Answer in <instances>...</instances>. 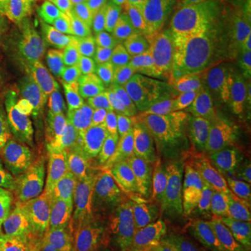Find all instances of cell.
Listing matches in <instances>:
<instances>
[{
  "label": "cell",
  "mask_w": 251,
  "mask_h": 251,
  "mask_svg": "<svg viewBox=\"0 0 251 251\" xmlns=\"http://www.w3.org/2000/svg\"><path fill=\"white\" fill-rule=\"evenodd\" d=\"M36 60L17 75L16 99L25 116L48 137L81 122L92 103V85L56 35L34 49Z\"/></svg>",
  "instance_id": "cell-1"
},
{
  "label": "cell",
  "mask_w": 251,
  "mask_h": 251,
  "mask_svg": "<svg viewBox=\"0 0 251 251\" xmlns=\"http://www.w3.org/2000/svg\"><path fill=\"white\" fill-rule=\"evenodd\" d=\"M49 138L54 150L72 163L94 198L99 188L120 177L116 165L81 122L56 128Z\"/></svg>",
  "instance_id": "cell-2"
},
{
  "label": "cell",
  "mask_w": 251,
  "mask_h": 251,
  "mask_svg": "<svg viewBox=\"0 0 251 251\" xmlns=\"http://www.w3.org/2000/svg\"><path fill=\"white\" fill-rule=\"evenodd\" d=\"M38 180L44 196L53 198L63 206L67 222L66 229L75 230L90 212L92 197L80 175L57 150L46 152L38 163Z\"/></svg>",
  "instance_id": "cell-3"
},
{
  "label": "cell",
  "mask_w": 251,
  "mask_h": 251,
  "mask_svg": "<svg viewBox=\"0 0 251 251\" xmlns=\"http://www.w3.org/2000/svg\"><path fill=\"white\" fill-rule=\"evenodd\" d=\"M35 188L28 180H17L10 190L9 215L18 251H64L62 239L38 224L31 215Z\"/></svg>",
  "instance_id": "cell-4"
},
{
  "label": "cell",
  "mask_w": 251,
  "mask_h": 251,
  "mask_svg": "<svg viewBox=\"0 0 251 251\" xmlns=\"http://www.w3.org/2000/svg\"><path fill=\"white\" fill-rule=\"evenodd\" d=\"M153 165L158 187L166 198L190 193L211 180L204 162L188 147L162 150Z\"/></svg>",
  "instance_id": "cell-5"
},
{
  "label": "cell",
  "mask_w": 251,
  "mask_h": 251,
  "mask_svg": "<svg viewBox=\"0 0 251 251\" xmlns=\"http://www.w3.org/2000/svg\"><path fill=\"white\" fill-rule=\"evenodd\" d=\"M81 48L84 75L92 87L109 95L127 98L151 77L150 72L127 69L113 60L108 53L88 45L84 41L81 42Z\"/></svg>",
  "instance_id": "cell-6"
},
{
  "label": "cell",
  "mask_w": 251,
  "mask_h": 251,
  "mask_svg": "<svg viewBox=\"0 0 251 251\" xmlns=\"http://www.w3.org/2000/svg\"><path fill=\"white\" fill-rule=\"evenodd\" d=\"M62 0H18L10 32L35 49L63 24Z\"/></svg>",
  "instance_id": "cell-7"
},
{
  "label": "cell",
  "mask_w": 251,
  "mask_h": 251,
  "mask_svg": "<svg viewBox=\"0 0 251 251\" xmlns=\"http://www.w3.org/2000/svg\"><path fill=\"white\" fill-rule=\"evenodd\" d=\"M187 218L175 206L161 215L134 221V240L145 251H181Z\"/></svg>",
  "instance_id": "cell-8"
},
{
  "label": "cell",
  "mask_w": 251,
  "mask_h": 251,
  "mask_svg": "<svg viewBox=\"0 0 251 251\" xmlns=\"http://www.w3.org/2000/svg\"><path fill=\"white\" fill-rule=\"evenodd\" d=\"M92 123L100 144L112 153H119L127 137L131 134L126 119L123 98L98 99L92 109Z\"/></svg>",
  "instance_id": "cell-9"
},
{
  "label": "cell",
  "mask_w": 251,
  "mask_h": 251,
  "mask_svg": "<svg viewBox=\"0 0 251 251\" xmlns=\"http://www.w3.org/2000/svg\"><path fill=\"white\" fill-rule=\"evenodd\" d=\"M130 193L135 208V219H148L161 215L168 208V198L162 194L156 181L155 165L141 168L126 166Z\"/></svg>",
  "instance_id": "cell-10"
},
{
  "label": "cell",
  "mask_w": 251,
  "mask_h": 251,
  "mask_svg": "<svg viewBox=\"0 0 251 251\" xmlns=\"http://www.w3.org/2000/svg\"><path fill=\"white\" fill-rule=\"evenodd\" d=\"M74 25L84 42L97 49H105L109 41L125 28V24L115 14L95 0H91L74 16Z\"/></svg>",
  "instance_id": "cell-11"
},
{
  "label": "cell",
  "mask_w": 251,
  "mask_h": 251,
  "mask_svg": "<svg viewBox=\"0 0 251 251\" xmlns=\"http://www.w3.org/2000/svg\"><path fill=\"white\" fill-rule=\"evenodd\" d=\"M244 14L229 9L222 1L212 7L209 59L224 64L243 27Z\"/></svg>",
  "instance_id": "cell-12"
},
{
  "label": "cell",
  "mask_w": 251,
  "mask_h": 251,
  "mask_svg": "<svg viewBox=\"0 0 251 251\" xmlns=\"http://www.w3.org/2000/svg\"><path fill=\"white\" fill-rule=\"evenodd\" d=\"M150 87L162 112L180 116L187 113L193 97L187 73L180 70L166 75L151 73Z\"/></svg>",
  "instance_id": "cell-13"
},
{
  "label": "cell",
  "mask_w": 251,
  "mask_h": 251,
  "mask_svg": "<svg viewBox=\"0 0 251 251\" xmlns=\"http://www.w3.org/2000/svg\"><path fill=\"white\" fill-rule=\"evenodd\" d=\"M134 29L140 39L147 72L166 75L183 70L181 54L177 53L168 44H165L158 36L153 35L143 24L134 27Z\"/></svg>",
  "instance_id": "cell-14"
},
{
  "label": "cell",
  "mask_w": 251,
  "mask_h": 251,
  "mask_svg": "<svg viewBox=\"0 0 251 251\" xmlns=\"http://www.w3.org/2000/svg\"><path fill=\"white\" fill-rule=\"evenodd\" d=\"M190 145L209 173L215 175L222 171L226 161L227 133L219 123L194 128Z\"/></svg>",
  "instance_id": "cell-15"
},
{
  "label": "cell",
  "mask_w": 251,
  "mask_h": 251,
  "mask_svg": "<svg viewBox=\"0 0 251 251\" xmlns=\"http://www.w3.org/2000/svg\"><path fill=\"white\" fill-rule=\"evenodd\" d=\"M98 222L106 227H127L131 221V209L120 184V179L112 180L97 193Z\"/></svg>",
  "instance_id": "cell-16"
},
{
  "label": "cell",
  "mask_w": 251,
  "mask_h": 251,
  "mask_svg": "<svg viewBox=\"0 0 251 251\" xmlns=\"http://www.w3.org/2000/svg\"><path fill=\"white\" fill-rule=\"evenodd\" d=\"M141 24L177 53H183L187 28L172 7V3L145 11Z\"/></svg>",
  "instance_id": "cell-17"
},
{
  "label": "cell",
  "mask_w": 251,
  "mask_h": 251,
  "mask_svg": "<svg viewBox=\"0 0 251 251\" xmlns=\"http://www.w3.org/2000/svg\"><path fill=\"white\" fill-rule=\"evenodd\" d=\"M150 81L151 77L144 85L128 95V99L126 100V119L131 133L155 130L161 116L162 110L153 97Z\"/></svg>",
  "instance_id": "cell-18"
},
{
  "label": "cell",
  "mask_w": 251,
  "mask_h": 251,
  "mask_svg": "<svg viewBox=\"0 0 251 251\" xmlns=\"http://www.w3.org/2000/svg\"><path fill=\"white\" fill-rule=\"evenodd\" d=\"M188 81L194 92L224 98L240 87L225 69L208 62L193 67L188 73Z\"/></svg>",
  "instance_id": "cell-19"
},
{
  "label": "cell",
  "mask_w": 251,
  "mask_h": 251,
  "mask_svg": "<svg viewBox=\"0 0 251 251\" xmlns=\"http://www.w3.org/2000/svg\"><path fill=\"white\" fill-rule=\"evenodd\" d=\"M175 208L187 219L204 216L214 222H226L211 184H204L175 198Z\"/></svg>",
  "instance_id": "cell-20"
},
{
  "label": "cell",
  "mask_w": 251,
  "mask_h": 251,
  "mask_svg": "<svg viewBox=\"0 0 251 251\" xmlns=\"http://www.w3.org/2000/svg\"><path fill=\"white\" fill-rule=\"evenodd\" d=\"M162 150L163 147L156 131L147 130L128 135L119 153L123 156L127 166L141 168L147 165H153Z\"/></svg>",
  "instance_id": "cell-21"
},
{
  "label": "cell",
  "mask_w": 251,
  "mask_h": 251,
  "mask_svg": "<svg viewBox=\"0 0 251 251\" xmlns=\"http://www.w3.org/2000/svg\"><path fill=\"white\" fill-rule=\"evenodd\" d=\"M219 125L227 134L251 130V97L242 87L226 97Z\"/></svg>",
  "instance_id": "cell-22"
},
{
  "label": "cell",
  "mask_w": 251,
  "mask_h": 251,
  "mask_svg": "<svg viewBox=\"0 0 251 251\" xmlns=\"http://www.w3.org/2000/svg\"><path fill=\"white\" fill-rule=\"evenodd\" d=\"M105 50L113 60H116L127 69L131 67L144 72L147 70L140 39L134 28L125 25V28L116 36H113L109 41L108 45L105 46Z\"/></svg>",
  "instance_id": "cell-23"
},
{
  "label": "cell",
  "mask_w": 251,
  "mask_h": 251,
  "mask_svg": "<svg viewBox=\"0 0 251 251\" xmlns=\"http://www.w3.org/2000/svg\"><path fill=\"white\" fill-rule=\"evenodd\" d=\"M227 73L240 87L251 80V25L247 24L240 29L236 42L232 46L224 63Z\"/></svg>",
  "instance_id": "cell-24"
},
{
  "label": "cell",
  "mask_w": 251,
  "mask_h": 251,
  "mask_svg": "<svg viewBox=\"0 0 251 251\" xmlns=\"http://www.w3.org/2000/svg\"><path fill=\"white\" fill-rule=\"evenodd\" d=\"M211 18L212 10L208 11L196 24L187 29L183 53L190 69L209 60V44H211Z\"/></svg>",
  "instance_id": "cell-25"
},
{
  "label": "cell",
  "mask_w": 251,
  "mask_h": 251,
  "mask_svg": "<svg viewBox=\"0 0 251 251\" xmlns=\"http://www.w3.org/2000/svg\"><path fill=\"white\" fill-rule=\"evenodd\" d=\"M209 184L226 218V222L233 225L234 227H244L251 230L250 212L247 211V208L244 206L239 196L234 193L233 188L221 177H216L214 181H209Z\"/></svg>",
  "instance_id": "cell-26"
},
{
  "label": "cell",
  "mask_w": 251,
  "mask_h": 251,
  "mask_svg": "<svg viewBox=\"0 0 251 251\" xmlns=\"http://www.w3.org/2000/svg\"><path fill=\"white\" fill-rule=\"evenodd\" d=\"M155 131L161 140L163 150H176L181 147H188L193 134L191 126L187 119L168 112H161Z\"/></svg>",
  "instance_id": "cell-27"
},
{
  "label": "cell",
  "mask_w": 251,
  "mask_h": 251,
  "mask_svg": "<svg viewBox=\"0 0 251 251\" xmlns=\"http://www.w3.org/2000/svg\"><path fill=\"white\" fill-rule=\"evenodd\" d=\"M225 100L226 98L224 97H212L194 92L187 112L190 126H193L194 128H200L219 123Z\"/></svg>",
  "instance_id": "cell-28"
},
{
  "label": "cell",
  "mask_w": 251,
  "mask_h": 251,
  "mask_svg": "<svg viewBox=\"0 0 251 251\" xmlns=\"http://www.w3.org/2000/svg\"><path fill=\"white\" fill-rule=\"evenodd\" d=\"M92 251H134V237L127 227H106L97 222Z\"/></svg>",
  "instance_id": "cell-29"
},
{
  "label": "cell",
  "mask_w": 251,
  "mask_h": 251,
  "mask_svg": "<svg viewBox=\"0 0 251 251\" xmlns=\"http://www.w3.org/2000/svg\"><path fill=\"white\" fill-rule=\"evenodd\" d=\"M225 166L237 171L251 169V130L227 134V150Z\"/></svg>",
  "instance_id": "cell-30"
},
{
  "label": "cell",
  "mask_w": 251,
  "mask_h": 251,
  "mask_svg": "<svg viewBox=\"0 0 251 251\" xmlns=\"http://www.w3.org/2000/svg\"><path fill=\"white\" fill-rule=\"evenodd\" d=\"M31 215L35 218V221L41 226L52 232H59L66 226L67 215L63 209V206L50 197H41L34 202L31 208Z\"/></svg>",
  "instance_id": "cell-31"
},
{
  "label": "cell",
  "mask_w": 251,
  "mask_h": 251,
  "mask_svg": "<svg viewBox=\"0 0 251 251\" xmlns=\"http://www.w3.org/2000/svg\"><path fill=\"white\" fill-rule=\"evenodd\" d=\"M214 225V221L204 216L187 219L181 251H197L206 249L211 240Z\"/></svg>",
  "instance_id": "cell-32"
},
{
  "label": "cell",
  "mask_w": 251,
  "mask_h": 251,
  "mask_svg": "<svg viewBox=\"0 0 251 251\" xmlns=\"http://www.w3.org/2000/svg\"><path fill=\"white\" fill-rule=\"evenodd\" d=\"M115 14L125 25L134 28L143 23L144 10L140 0H95Z\"/></svg>",
  "instance_id": "cell-33"
},
{
  "label": "cell",
  "mask_w": 251,
  "mask_h": 251,
  "mask_svg": "<svg viewBox=\"0 0 251 251\" xmlns=\"http://www.w3.org/2000/svg\"><path fill=\"white\" fill-rule=\"evenodd\" d=\"M172 7L183 21L186 28L196 24L214 7V0H173Z\"/></svg>",
  "instance_id": "cell-34"
},
{
  "label": "cell",
  "mask_w": 251,
  "mask_h": 251,
  "mask_svg": "<svg viewBox=\"0 0 251 251\" xmlns=\"http://www.w3.org/2000/svg\"><path fill=\"white\" fill-rule=\"evenodd\" d=\"M218 177L225 180L230 187L233 188L234 193L242 200V202L251 215V179L249 177L247 172L224 166L222 171L218 173Z\"/></svg>",
  "instance_id": "cell-35"
},
{
  "label": "cell",
  "mask_w": 251,
  "mask_h": 251,
  "mask_svg": "<svg viewBox=\"0 0 251 251\" xmlns=\"http://www.w3.org/2000/svg\"><path fill=\"white\" fill-rule=\"evenodd\" d=\"M209 251H234L233 227L229 222H215L211 240L208 244Z\"/></svg>",
  "instance_id": "cell-36"
},
{
  "label": "cell",
  "mask_w": 251,
  "mask_h": 251,
  "mask_svg": "<svg viewBox=\"0 0 251 251\" xmlns=\"http://www.w3.org/2000/svg\"><path fill=\"white\" fill-rule=\"evenodd\" d=\"M0 251H18L10 215L4 206V200L1 198V196H0Z\"/></svg>",
  "instance_id": "cell-37"
},
{
  "label": "cell",
  "mask_w": 251,
  "mask_h": 251,
  "mask_svg": "<svg viewBox=\"0 0 251 251\" xmlns=\"http://www.w3.org/2000/svg\"><path fill=\"white\" fill-rule=\"evenodd\" d=\"M9 32L10 31L6 29H0V88L3 84V77L6 75L16 54V46Z\"/></svg>",
  "instance_id": "cell-38"
},
{
  "label": "cell",
  "mask_w": 251,
  "mask_h": 251,
  "mask_svg": "<svg viewBox=\"0 0 251 251\" xmlns=\"http://www.w3.org/2000/svg\"><path fill=\"white\" fill-rule=\"evenodd\" d=\"M18 0H0V27L10 31Z\"/></svg>",
  "instance_id": "cell-39"
},
{
  "label": "cell",
  "mask_w": 251,
  "mask_h": 251,
  "mask_svg": "<svg viewBox=\"0 0 251 251\" xmlns=\"http://www.w3.org/2000/svg\"><path fill=\"white\" fill-rule=\"evenodd\" d=\"M234 251H251V230L244 227H233Z\"/></svg>",
  "instance_id": "cell-40"
},
{
  "label": "cell",
  "mask_w": 251,
  "mask_h": 251,
  "mask_svg": "<svg viewBox=\"0 0 251 251\" xmlns=\"http://www.w3.org/2000/svg\"><path fill=\"white\" fill-rule=\"evenodd\" d=\"M7 168H9V150L3 137L0 135V181L4 177Z\"/></svg>",
  "instance_id": "cell-41"
},
{
  "label": "cell",
  "mask_w": 251,
  "mask_h": 251,
  "mask_svg": "<svg viewBox=\"0 0 251 251\" xmlns=\"http://www.w3.org/2000/svg\"><path fill=\"white\" fill-rule=\"evenodd\" d=\"M222 3L226 4L229 9L239 11L242 14H246L247 10L251 7V0H222Z\"/></svg>",
  "instance_id": "cell-42"
},
{
  "label": "cell",
  "mask_w": 251,
  "mask_h": 251,
  "mask_svg": "<svg viewBox=\"0 0 251 251\" xmlns=\"http://www.w3.org/2000/svg\"><path fill=\"white\" fill-rule=\"evenodd\" d=\"M141 4L145 11L148 10L156 9V7H162V6H166V4H171V0H140Z\"/></svg>",
  "instance_id": "cell-43"
},
{
  "label": "cell",
  "mask_w": 251,
  "mask_h": 251,
  "mask_svg": "<svg viewBox=\"0 0 251 251\" xmlns=\"http://www.w3.org/2000/svg\"><path fill=\"white\" fill-rule=\"evenodd\" d=\"M134 251H145V250H144L143 247H141V246L134 240Z\"/></svg>",
  "instance_id": "cell-44"
},
{
  "label": "cell",
  "mask_w": 251,
  "mask_h": 251,
  "mask_svg": "<svg viewBox=\"0 0 251 251\" xmlns=\"http://www.w3.org/2000/svg\"><path fill=\"white\" fill-rule=\"evenodd\" d=\"M244 16H247V17H249V21H250V25H251V7L247 10V13H246Z\"/></svg>",
  "instance_id": "cell-45"
},
{
  "label": "cell",
  "mask_w": 251,
  "mask_h": 251,
  "mask_svg": "<svg viewBox=\"0 0 251 251\" xmlns=\"http://www.w3.org/2000/svg\"><path fill=\"white\" fill-rule=\"evenodd\" d=\"M247 92L250 94V97H251V80L247 82Z\"/></svg>",
  "instance_id": "cell-46"
},
{
  "label": "cell",
  "mask_w": 251,
  "mask_h": 251,
  "mask_svg": "<svg viewBox=\"0 0 251 251\" xmlns=\"http://www.w3.org/2000/svg\"><path fill=\"white\" fill-rule=\"evenodd\" d=\"M73 1H75V0H62L63 4H67V3H73Z\"/></svg>",
  "instance_id": "cell-47"
},
{
  "label": "cell",
  "mask_w": 251,
  "mask_h": 251,
  "mask_svg": "<svg viewBox=\"0 0 251 251\" xmlns=\"http://www.w3.org/2000/svg\"><path fill=\"white\" fill-rule=\"evenodd\" d=\"M247 175H249V177H250V179H251V169L249 172H247Z\"/></svg>",
  "instance_id": "cell-48"
},
{
  "label": "cell",
  "mask_w": 251,
  "mask_h": 251,
  "mask_svg": "<svg viewBox=\"0 0 251 251\" xmlns=\"http://www.w3.org/2000/svg\"><path fill=\"white\" fill-rule=\"evenodd\" d=\"M197 251H209V250H208V247H206V249H202V250H197Z\"/></svg>",
  "instance_id": "cell-49"
},
{
  "label": "cell",
  "mask_w": 251,
  "mask_h": 251,
  "mask_svg": "<svg viewBox=\"0 0 251 251\" xmlns=\"http://www.w3.org/2000/svg\"><path fill=\"white\" fill-rule=\"evenodd\" d=\"M0 29H4V28H1V27H0ZM6 31H7V29H6Z\"/></svg>",
  "instance_id": "cell-50"
},
{
  "label": "cell",
  "mask_w": 251,
  "mask_h": 251,
  "mask_svg": "<svg viewBox=\"0 0 251 251\" xmlns=\"http://www.w3.org/2000/svg\"><path fill=\"white\" fill-rule=\"evenodd\" d=\"M171 1H173V0H171Z\"/></svg>",
  "instance_id": "cell-51"
}]
</instances>
